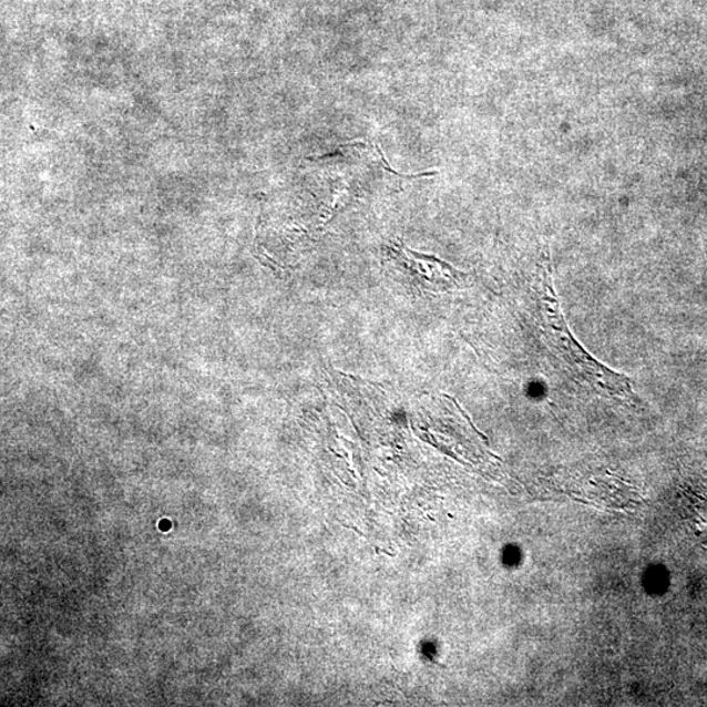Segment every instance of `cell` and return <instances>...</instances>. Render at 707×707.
<instances>
[{"mask_svg":"<svg viewBox=\"0 0 707 707\" xmlns=\"http://www.w3.org/2000/svg\"><path fill=\"white\" fill-rule=\"evenodd\" d=\"M536 297L541 336L546 348L564 365L570 377L580 386L608 399L636 401L631 378L598 362L573 336L561 311L554 287L552 264L547 257L541 258L539 265Z\"/></svg>","mask_w":707,"mask_h":707,"instance_id":"6da1fadb","label":"cell"}]
</instances>
